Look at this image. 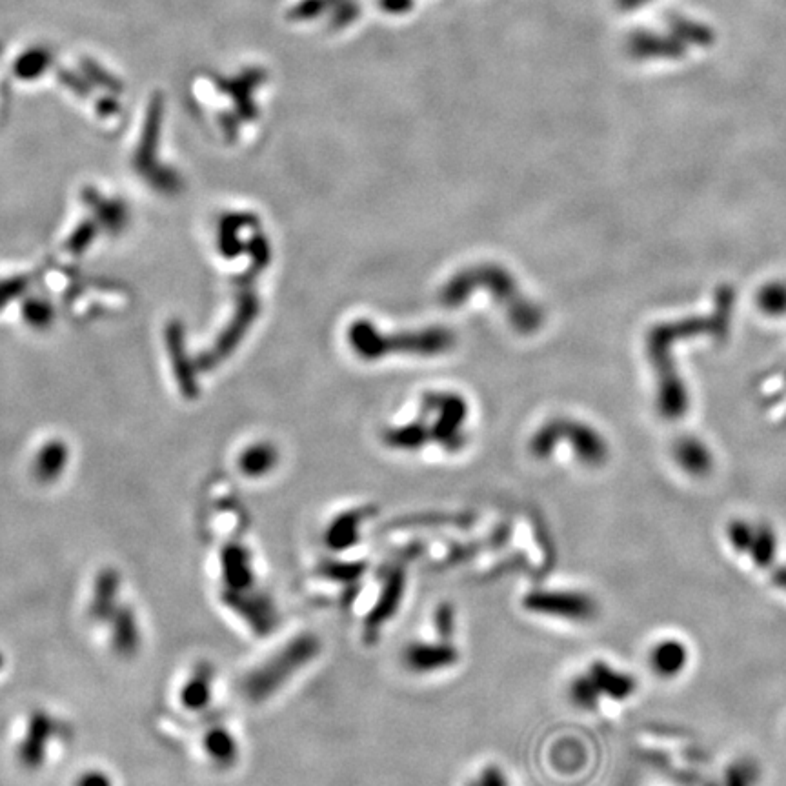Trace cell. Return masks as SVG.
Segmentation results:
<instances>
[{"instance_id":"15","label":"cell","mask_w":786,"mask_h":786,"mask_svg":"<svg viewBox=\"0 0 786 786\" xmlns=\"http://www.w3.org/2000/svg\"><path fill=\"white\" fill-rule=\"evenodd\" d=\"M212 676V668H199L192 681H188V685L182 690V703L186 708L199 710L208 705L212 694Z\"/></svg>"},{"instance_id":"14","label":"cell","mask_w":786,"mask_h":786,"mask_svg":"<svg viewBox=\"0 0 786 786\" xmlns=\"http://www.w3.org/2000/svg\"><path fill=\"white\" fill-rule=\"evenodd\" d=\"M119 594V575L115 572H104L95 588V597L91 603V615L97 619H108L113 605H115V595Z\"/></svg>"},{"instance_id":"21","label":"cell","mask_w":786,"mask_h":786,"mask_svg":"<svg viewBox=\"0 0 786 786\" xmlns=\"http://www.w3.org/2000/svg\"><path fill=\"white\" fill-rule=\"evenodd\" d=\"M470 786H508V779L499 766L488 765L484 766L481 774Z\"/></svg>"},{"instance_id":"10","label":"cell","mask_w":786,"mask_h":786,"mask_svg":"<svg viewBox=\"0 0 786 786\" xmlns=\"http://www.w3.org/2000/svg\"><path fill=\"white\" fill-rule=\"evenodd\" d=\"M650 666L661 677H676L683 672L688 663V652L683 643L676 639H666L650 650Z\"/></svg>"},{"instance_id":"7","label":"cell","mask_w":786,"mask_h":786,"mask_svg":"<svg viewBox=\"0 0 786 786\" xmlns=\"http://www.w3.org/2000/svg\"><path fill=\"white\" fill-rule=\"evenodd\" d=\"M224 599L233 610H237V614H241L250 623L255 632H272L277 623V612L266 595L252 594V590H248V595H244V592H228Z\"/></svg>"},{"instance_id":"18","label":"cell","mask_w":786,"mask_h":786,"mask_svg":"<svg viewBox=\"0 0 786 786\" xmlns=\"http://www.w3.org/2000/svg\"><path fill=\"white\" fill-rule=\"evenodd\" d=\"M277 463V454L270 446H255L246 450L241 457V470L242 474L250 475V477H259V475H266L273 466Z\"/></svg>"},{"instance_id":"17","label":"cell","mask_w":786,"mask_h":786,"mask_svg":"<svg viewBox=\"0 0 786 786\" xmlns=\"http://www.w3.org/2000/svg\"><path fill=\"white\" fill-rule=\"evenodd\" d=\"M66 459H68V452L61 443L48 444L41 455L37 457V466L35 472L37 477L42 481H51L57 475H61L64 466H66Z\"/></svg>"},{"instance_id":"19","label":"cell","mask_w":786,"mask_h":786,"mask_svg":"<svg viewBox=\"0 0 786 786\" xmlns=\"http://www.w3.org/2000/svg\"><path fill=\"white\" fill-rule=\"evenodd\" d=\"M435 630L443 641H450L455 634V610L454 606L443 603L435 610L434 614Z\"/></svg>"},{"instance_id":"20","label":"cell","mask_w":786,"mask_h":786,"mask_svg":"<svg viewBox=\"0 0 786 786\" xmlns=\"http://www.w3.org/2000/svg\"><path fill=\"white\" fill-rule=\"evenodd\" d=\"M363 570L366 568L361 563H332V565H326L323 574L328 575L330 579H341V581L352 583L355 579H359Z\"/></svg>"},{"instance_id":"6","label":"cell","mask_w":786,"mask_h":786,"mask_svg":"<svg viewBox=\"0 0 786 786\" xmlns=\"http://www.w3.org/2000/svg\"><path fill=\"white\" fill-rule=\"evenodd\" d=\"M459 652L450 641H439V643H424V641H414L406 645L403 650V665L414 672V674H434L441 672L444 668L457 665Z\"/></svg>"},{"instance_id":"23","label":"cell","mask_w":786,"mask_h":786,"mask_svg":"<svg viewBox=\"0 0 786 786\" xmlns=\"http://www.w3.org/2000/svg\"><path fill=\"white\" fill-rule=\"evenodd\" d=\"M0 666H2V657H0Z\"/></svg>"},{"instance_id":"16","label":"cell","mask_w":786,"mask_h":786,"mask_svg":"<svg viewBox=\"0 0 786 786\" xmlns=\"http://www.w3.org/2000/svg\"><path fill=\"white\" fill-rule=\"evenodd\" d=\"M206 752L210 754L215 763L226 766L232 765L237 757V743L233 739L230 732H226L224 728H215L204 741Z\"/></svg>"},{"instance_id":"9","label":"cell","mask_w":786,"mask_h":786,"mask_svg":"<svg viewBox=\"0 0 786 786\" xmlns=\"http://www.w3.org/2000/svg\"><path fill=\"white\" fill-rule=\"evenodd\" d=\"M222 577L230 592H248L253 586L250 552L241 545L226 546L222 550Z\"/></svg>"},{"instance_id":"8","label":"cell","mask_w":786,"mask_h":786,"mask_svg":"<svg viewBox=\"0 0 786 786\" xmlns=\"http://www.w3.org/2000/svg\"><path fill=\"white\" fill-rule=\"evenodd\" d=\"M404 590H406V575L403 568L392 570L390 577L386 579L383 592L379 595L377 603L372 608L370 615L366 617V632H379L388 619H392L399 605L403 603Z\"/></svg>"},{"instance_id":"4","label":"cell","mask_w":786,"mask_h":786,"mask_svg":"<svg viewBox=\"0 0 786 786\" xmlns=\"http://www.w3.org/2000/svg\"><path fill=\"white\" fill-rule=\"evenodd\" d=\"M588 676L575 677L570 697L579 708H594L601 696L623 699L632 694L634 681L630 676L617 672L605 663H594L588 668Z\"/></svg>"},{"instance_id":"1","label":"cell","mask_w":786,"mask_h":786,"mask_svg":"<svg viewBox=\"0 0 786 786\" xmlns=\"http://www.w3.org/2000/svg\"><path fill=\"white\" fill-rule=\"evenodd\" d=\"M321 652V641L312 634L295 637L266 663L257 666L242 681V692L252 703H261L279 692L301 668L310 665Z\"/></svg>"},{"instance_id":"3","label":"cell","mask_w":786,"mask_h":786,"mask_svg":"<svg viewBox=\"0 0 786 786\" xmlns=\"http://www.w3.org/2000/svg\"><path fill=\"white\" fill-rule=\"evenodd\" d=\"M730 543L741 555L752 559L754 565L765 572L774 585L786 592V565L777 559V541L765 528L752 526L748 521H736L728 528Z\"/></svg>"},{"instance_id":"22","label":"cell","mask_w":786,"mask_h":786,"mask_svg":"<svg viewBox=\"0 0 786 786\" xmlns=\"http://www.w3.org/2000/svg\"><path fill=\"white\" fill-rule=\"evenodd\" d=\"M77 786H111L110 779L99 774V772H91V774H84Z\"/></svg>"},{"instance_id":"12","label":"cell","mask_w":786,"mask_h":786,"mask_svg":"<svg viewBox=\"0 0 786 786\" xmlns=\"http://www.w3.org/2000/svg\"><path fill=\"white\" fill-rule=\"evenodd\" d=\"M53 723L46 714H37L31 719L30 732L24 739L21 748L22 761L28 766H37L42 761V754L46 752L48 739L53 734Z\"/></svg>"},{"instance_id":"11","label":"cell","mask_w":786,"mask_h":786,"mask_svg":"<svg viewBox=\"0 0 786 786\" xmlns=\"http://www.w3.org/2000/svg\"><path fill=\"white\" fill-rule=\"evenodd\" d=\"M364 517H366V512L353 510V512H346V514L339 515L337 519H333L324 534L326 546L333 552H344V550L357 545L359 543V528H361Z\"/></svg>"},{"instance_id":"13","label":"cell","mask_w":786,"mask_h":786,"mask_svg":"<svg viewBox=\"0 0 786 786\" xmlns=\"http://www.w3.org/2000/svg\"><path fill=\"white\" fill-rule=\"evenodd\" d=\"M141 645V632L133 612L128 608H121L115 612V626H113V646L122 655L135 654Z\"/></svg>"},{"instance_id":"5","label":"cell","mask_w":786,"mask_h":786,"mask_svg":"<svg viewBox=\"0 0 786 786\" xmlns=\"http://www.w3.org/2000/svg\"><path fill=\"white\" fill-rule=\"evenodd\" d=\"M523 606L530 614L568 619V621H588L595 615L594 599L579 592L563 590H537L524 595Z\"/></svg>"},{"instance_id":"2","label":"cell","mask_w":786,"mask_h":786,"mask_svg":"<svg viewBox=\"0 0 786 786\" xmlns=\"http://www.w3.org/2000/svg\"><path fill=\"white\" fill-rule=\"evenodd\" d=\"M399 337H386V333H377L370 323L355 324L352 328V344L355 352L366 359L384 357L386 353H419V355H435L446 352L454 337L452 333L432 328L426 332L397 333Z\"/></svg>"}]
</instances>
